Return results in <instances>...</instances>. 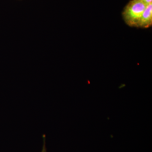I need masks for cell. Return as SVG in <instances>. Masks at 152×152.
Masks as SVG:
<instances>
[{"instance_id": "obj_4", "label": "cell", "mask_w": 152, "mask_h": 152, "mask_svg": "<svg viewBox=\"0 0 152 152\" xmlns=\"http://www.w3.org/2000/svg\"><path fill=\"white\" fill-rule=\"evenodd\" d=\"M141 1L145 3V4H146L147 5L152 3V0H141Z\"/></svg>"}, {"instance_id": "obj_2", "label": "cell", "mask_w": 152, "mask_h": 152, "mask_svg": "<svg viewBox=\"0 0 152 152\" xmlns=\"http://www.w3.org/2000/svg\"><path fill=\"white\" fill-rule=\"evenodd\" d=\"M152 25V3L147 5L137 27L147 28L151 26Z\"/></svg>"}, {"instance_id": "obj_1", "label": "cell", "mask_w": 152, "mask_h": 152, "mask_svg": "<svg viewBox=\"0 0 152 152\" xmlns=\"http://www.w3.org/2000/svg\"><path fill=\"white\" fill-rule=\"evenodd\" d=\"M147 5L141 0H132L124 9L123 17L127 25L137 27Z\"/></svg>"}, {"instance_id": "obj_3", "label": "cell", "mask_w": 152, "mask_h": 152, "mask_svg": "<svg viewBox=\"0 0 152 152\" xmlns=\"http://www.w3.org/2000/svg\"><path fill=\"white\" fill-rule=\"evenodd\" d=\"M43 145L42 149L41 152H48L46 146V137L45 135L43 136Z\"/></svg>"}]
</instances>
